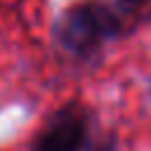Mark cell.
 I'll list each match as a JSON object with an SVG mask.
<instances>
[{
    "label": "cell",
    "instance_id": "obj_3",
    "mask_svg": "<svg viewBox=\"0 0 151 151\" xmlns=\"http://www.w3.org/2000/svg\"><path fill=\"white\" fill-rule=\"evenodd\" d=\"M125 7H139V5H144V2H149V0H120Z\"/></svg>",
    "mask_w": 151,
    "mask_h": 151
},
{
    "label": "cell",
    "instance_id": "obj_1",
    "mask_svg": "<svg viewBox=\"0 0 151 151\" xmlns=\"http://www.w3.org/2000/svg\"><path fill=\"white\" fill-rule=\"evenodd\" d=\"M118 31H120V19L113 14V9L94 0L71 5L57 24L59 42L78 57H87L97 52L99 45L118 35Z\"/></svg>",
    "mask_w": 151,
    "mask_h": 151
},
{
    "label": "cell",
    "instance_id": "obj_2",
    "mask_svg": "<svg viewBox=\"0 0 151 151\" xmlns=\"http://www.w3.org/2000/svg\"><path fill=\"white\" fill-rule=\"evenodd\" d=\"M87 144V113L71 104L57 111L38 134L33 151H83Z\"/></svg>",
    "mask_w": 151,
    "mask_h": 151
}]
</instances>
